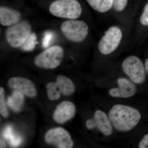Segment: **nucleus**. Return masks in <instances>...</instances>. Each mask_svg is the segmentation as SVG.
Here are the masks:
<instances>
[{"instance_id":"obj_1","label":"nucleus","mask_w":148,"mask_h":148,"mask_svg":"<svg viewBox=\"0 0 148 148\" xmlns=\"http://www.w3.org/2000/svg\"><path fill=\"white\" fill-rule=\"evenodd\" d=\"M109 117L117 130L127 132L138 124L141 119V115L140 112L134 108L116 104L110 110Z\"/></svg>"},{"instance_id":"obj_2","label":"nucleus","mask_w":148,"mask_h":148,"mask_svg":"<svg viewBox=\"0 0 148 148\" xmlns=\"http://www.w3.org/2000/svg\"><path fill=\"white\" fill-rule=\"evenodd\" d=\"M48 9L53 16L67 19H76L82 12V6L78 0H52Z\"/></svg>"},{"instance_id":"obj_3","label":"nucleus","mask_w":148,"mask_h":148,"mask_svg":"<svg viewBox=\"0 0 148 148\" xmlns=\"http://www.w3.org/2000/svg\"><path fill=\"white\" fill-rule=\"evenodd\" d=\"M32 29L31 24L25 20L8 27L5 33L6 42L12 48H21L32 34Z\"/></svg>"},{"instance_id":"obj_4","label":"nucleus","mask_w":148,"mask_h":148,"mask_svg":"<svg viewBox=\"0 0 148 148\" xmlns=\"http://www.w3.org/2000/svg\"><path fill=\"white\" fill-rule=\"evenodd\" d=\"M64 54L65 50L61 46H52L36 56L34 59V64L41 69H56L61 64Z\"/></svg>"},{"instance_id":"obj_5","label":"nucleus","mask_w":148,"mask_h":148,"mask_svg":"<svg viewBox=\"0 0 148 148\" xmlns=\"http://www.w3.org/2000/svg\"><path fill=\"white\" fill-rule=\"evenodd\" d=\"M62 34L71 42L80 43L84 40L88 35L89 28L85 21L76 19H68L61 24Z\"/></svg>"},{"instance_id":"obj_6","label":"nucleus","mask_w":148,"mask_h":148,"mask_svg":"<svg viewBox=\"0 0 148 148\" xmlns=\"http://www.w3.org/2000/svg\"><path fill=\"white\" fill-rule=\"evenodd\" d=\"M122 69L132 82L142 84L146 80L145 67L143 62L137 56H130L123 62Z\"/></svg>"},{"instance_id":"obj_7","label":"nucleus","mask_w":148,"mask_h":148,"mask_svg":"<svg viewBox=\"0 0 148 148\" xmlns=\"http://www.w3.org/2000/svg\"><path fill=\"white\" fill-rule=\"evenodd\" d=\"M48 97L52 101L58 100L61 94L69 96L75 92V86L71 80L65 76L60 75L55 82L47 84L46 86Z\"/></svg>"},{"instance_id":"obj_8","label":"nucleus","mask_w":148,"mask_h":148,"mask_svg":"<svg viewBox=\"0 0 148 148\" xmlns=\"http://www.w3.org/2000/svg\"><path fill=\"white\" fill-rule=\"evenodd\" d=\"M122 37V32L119 27H110L105 32L98 43V50L103 55L111 54L118 47Z\"/></svg>"},{"instance_id":"obj_9","label":"nucleus","mask_w":148,"mask_h":148,"mask_svg":"<svg viewBox=\"0 0 148 148\" xmlns=\"http://www.w3.org/2000/svg\"><path fill=\"white\" fill-rule=\"evenodd\" d=\"M45 140L47 143L60 148H71L74 145L69 132L61 127L49 130L45 134Z\"/></svg>"},{"instance_id":"obj_10","label":"nucleus","mask_w":148,"mask_h":148,"mask_svg":"<svg viewBox=\"0 0 148 148\" xmlns=\"http://www.w3.org/2000/svg\"><path fill=\"white\" fill-rule=\"evenodd\" d=\"M86 125L88 129L98 128L106 136H110L113 133V128L109 117L106 113L100 110L95 111L93 118L88 120Z\"/></svg>"},{"instance_id":"obj_11","label":"nucleus","mask_w":148,"mask_h":148,"mask_svg":"<svg viewBox=\"0 0 148 148\" xmlns=\"http://www.w3.org/2000/svg\"><path fill=\"white\" fill-rule=\"evenodd\" d=\"M8 84L11 88L19 91L24 95L33 98L37 95L36 89L34 83L22 77H13L8 80Z\"/></svg>"},{"instance_id":"obj_12","label":"nucleus","mask_w":148,"mask_h":148,"mask_svg":"<svg viewBox=\"0 0 148 148\" xmlns=\"http://www.w3.org/2000/svg\"><path fill=\"white\" fill-rule=\"evenodd\" d=\"M118 87L112 88L109 94L114 98H128L133 96L137 91L136 86L132 82L124 78H120L117 80Z\"/></svg>"},{"instance_id":"obj_13","label":"nucleus","mask_w":148,"mask_h":148,"mask_svg":"<svg viewBox=\"0 0 148 148\" xmlns=\"http://www.w3.org/2000/svg\"><path fill=\"white\" fill-rule=\"evenodd\" d=\"M75 112V106L73 103L70 101H64L56 109L53 113V120L57 123L62 124L73 118Z\"/></svg>"},{"instance_id":"obj_14","label":"nucleus","mask_w":148,"mask_h":148,"mask_svg":"<svg viewBox=\"0 0 148 148\" xmlns=\"http://www.w3.org/2000/svg\"><path fill=\"white\" fill-rule=\"evenodd\" d=\"M22 14L16 9L1 5L0 7V23L2 26L9 27L21 21Z\"/></svg>"},{"instance_id":"obj_15","label":"nucleus","mask_w":148,"mask_h":148,"mask_svg":"<svg viewBox=\"0 0 148 148\" xmlns=\"http://www.w3.org/2000/svg\"><path fill=\"white\" fill-rule=\"evenodd\" d=\"M24 101V94L19 91L15 90L12 92L8 99L7 104L9 107L15 112L20 111Z\"/></svg>"},{"instance_id":"obj_16","label":"nucleus","mask_w":148,"mask_h":148,"mask_svg":"<svg viewBox=\"0 0 148 148\" xmlns=\"http://www.w3.org/2000/svg\"><path fill=\"white\" fill-rule=\"evenodd\" d=\"M88 4L94 10L105 13L113 6V0H86Z\"/></svg>"},{"instance_id":"obj_17","label":"nucleus","mask_w":148,"mask_h":148,"mask_svg":"<svg viewBox=\"0 0 148 148\" xmlns=\"http://www.w3.org/2000/svg\"><path fill=\"white\" fill-rule=\"evenodd\" d=\"M3 136L8 140L10 145L11 147H18L22 142L21 137L14 133L12 127L10 125L7 126L3 131Z\"/></svg>"},{"instance_id":"obj_18","label":"nucleus","mask_w":148,"mask_h":148,"mask_svg":"<svg viewBox=\"0 0 148 148\" xmlns=\"http://www.w3.org/2000/svg\"><path fill=\"white\" fill-rule=\"evenodd\" d=\"M37 39L38 38L36 33L32 32L27 40L20 48L21 50L27 52L34 50L38 43L37 41Z\"/></svg>"},{"instance_id":"obj_19","label":"nucleus","mask_w":148,"mask_h":148,"mask_svg":"<svg viewBox=\"0 0 148 148\" xmlns=\"http://www.w3.org/2000/svg\"><path fill=\"white\" fill-rule=\"evenodd\" d=\"M0 112L3 116H8V112L5 100L4 89L3 87L0 88Z\"/></svg>"},{"instance_id":"obj_20","label":"nucleus","mask_w":148,"mask_h":148,"mask_svg":"<svg viewBox=\"0 0 148 148\" xmlns=\"http://www.w3.org/2000/svg\"><path fill=\"white\" fill-rule=\"evenodd\" d=\"M128 0H113V7L117 12L124 10L127 5Z\"/></svg>"},{"instance_id":"obj_21","label":"nucleus","mask_w":148,"mask_h":148,"mask_svg":"<svg viewBox=\"0 0 148 148\" xmlns=\"http://www.w3.org/2000/svg\"><path fill=\"white\" fill-rule=\"evenodd\" d=\"M140 22L142 25L148 26V3L146 5L140 18Z\"/></svg>"},{"instance_id":"obj_22","label":"nucleus","mask_w":148,"mask_h":148,"mask_svg":"<svg viewBox=\"0 0 148 148\" xmlns=\"http://www.w3.org/2000/svg\"><path fill=\"white\" fill-rule=\"evenodd\" d=\"M139 148H148V134L145 135L141 140L139 143Z\"/></svg>"},{"instance_id":"obj_23","label":"nucleus","mask_w":148,"mask_h":148,"mask_svg":"<svg viewBox=\"0 0 148 148\" xmlns=\"http://www.w3.org/2000/svg\"><path fill=\"white\" fill-rule=\"evenodd\" d=\"M0 147L1 148H5L6 147V145L5 143L4 142V141H3V140H1V143H0Z\"/></svg>"},{"instance_id":"obj_24","label":"nucleus","mask_w":148,"mask_h":148,"mask_svg":"<svg viewBox=\"0 0 148 148\" xmlns=\"http://www.w3.org/2000/svg\"><path fill=\"white\" fill-rule=\"evenodd\" d=\"M145 67L146 71L147 72L148 74V59H147L146 60Z\"/></svg>"}]
</instances>
